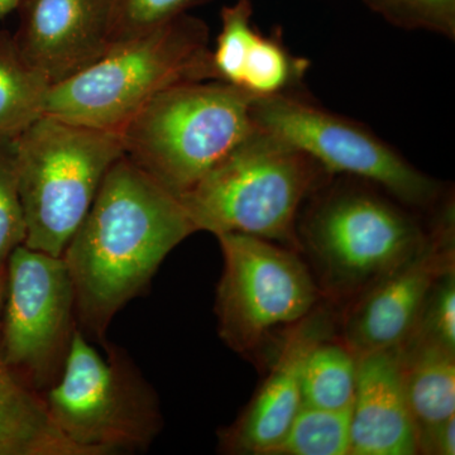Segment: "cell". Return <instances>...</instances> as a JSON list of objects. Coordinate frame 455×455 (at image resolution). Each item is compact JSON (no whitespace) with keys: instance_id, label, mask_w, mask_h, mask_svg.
<instances>
[{"instance_id":"cell-5","label":"cell","mask_w":455,"mask_h":455,"mask_svg":"<svg viewBox=\"0 0 455 455\" xmlns=\"http://www.w3.org/2000/svg\"><path fill=\"white\" fill-rule=\"evenodd\" d=\"M311 197L298 221L299 241L331 300H355L427 241L414 217L364 185L328 181Z\"/></svg>"},{"instance_id":"cell-27","label":"cell","mask_w":455,"mask_h":455,"mask_svg":"<svg viewBox=\"0 0 455 455\" xmlns=\"http://www.w3.org/2000/svg\"><path fill=\"white\" fill-rule=\"evenodd\" d=\"M23 0H0V18L7 16L22 4Z\"/></svg>"},{"instance_id":"cell-24","label":"cell","mask_w":455,"mask_h":455,"mask_svg":"<svg viewBox=\"0 0 455 455\" xmlns=\"http://www.w3.org/2000/svg\"><path fill=\"white\" fill-rule=\"evenodd\" d=\"M405 341L431 344L455 352V268L434 284L414 331Z\"/></svg>"},{"instance_id":"cell-25","label":"cell","mask_w":455,"mask_h":455,"mask_svg":"<svg viewBox=\"0 0 455 455\" xmlns=\"http://www.w3.org/2000/svg\"><path fill=\"white\" fill-rule=\"evenodd\" d=\"M27 224L18 193L13 142L0 145V268L26 243Z\"/></svg>"},{"instance_id":"cell-3","label":"cell","mask_w":455,"mask_h":455,"mask_svg":"<svg viewBox=\"0 0 455 455\" xmlns=\"http://www.w3.org/2000/svg\"><path fill=\"white\" fill-rule=\"evenodd\" d=\"M209 36L208 25L187 13L114 46L82 73L51 86L44 114L121 134L164 90L217 80Z\"/></svg>"},{"instance_id":"cell-17","label":"cell","mask_w":455,"mask_h":455,"mask_svg":"<svg viewBox=\"0 0 455 455\" xmlns=\"http://www.w3.org/2000/svg\"><path fill=\"white\" fill-rule=\"evenodd\" d=\"M50 89L20 53L13 35L0 31V145L13 142L44 116Z\"/></svg>"},{"instance_id":"cell-19","label":"cell","mask_w":455,"mask_h":455,"mask_svg":"<svg viewBox=\"0 0 455 455\" xmlns=\"http://www.w3.org/2000/svg\"><path fill=\"white\" fill-rule=\"evenodd\" d=\"M310 62L293 55L284 46L280 32H257L245 56L239 89L253 98H269L298 92Z\"/></svg>"},{"instance_id":"cell-11","label":"cell","mask_w":455,"mask_h":455,"mask_svg":"<svg viewBox=\"0 0 455 455\" xmlns=\"http://www.w3.org/2000/svg\"><path fill=\"white\" fill-rule=\"evenodd\" d=\"M454 228V204L448 200L423 247L350 301L341 320V340L357 357L397 348L412 333L434 284L455 268Z\"/></svg>"},{"instance_id":"cell-28","label":"cell","mask_w":455,"mask_h":455,"mask_svg":"<svg viewBox=\"0 0 455 455\" xmlns=\"http://www.w3.org/2000/svg\"><path fill=\"white\" fill-rule=\"evenodd\" d=\"M2 275H0V309H2L3 301L5 300V291H7V275H5V280H3Z\"/></svg>"},{"instance_id":"cell-22","label":"cell","mask_w":455,"mask_h":455,"mask_svg":"<svg viewBox=\"0 0 455 455\" xmlns=\"http://www.w3.org/2000/svg\"><path fill=\"white\" fill-rule=\"evenodd\" d=\"M386 22L407 29L455 38V0H364Z\"/></svg>"},{"instance_id":"cell-2","label":"cell","mask_w":455,"mask_h":455,"mask_svg":"<svg viewBox=\"0 0 455 455\" xmlns=\"http://www.w3.org/2000/svg\"><path fill=\"white\" fill-rule=\"evenodd\" d=\"M331 176L309 155L256 125L179 199L197 232L257 236L299 252V212Z\"/></svg>"},{"instance_id":"cell-15","label":"cell","mask_w":455,"mask_h":455,"mask_svg":"<svg viewBox=\"0 0 455 455\" xmlns=\"http://www.w3.org/2000/svg\"><path fill=\"white\" fill-rule=\"evenodd\" d=\"M397 348L419 454H427L435 431L455 416V352L418 341Z\"/></svg>"},{"instance_id":"cell-10","label":"cell","mask_w":455,"mask_h":455,"mask_svg":"<svg viewBox=\"0 0 455 455\" xmlns=\"http://www.w3.org/2000/svg\"><path fill=\"white\" fill-rule=\"evenodd\" d=\"M4 301L0 355L42 395L59 379L79 326L64 259L18 247L7 262Z\"/></svg>"},{"instance_id":"cell-1","label":"cell","mask_w":455,"mask_h":455,"mask_svg":"<svg viewBox=\"0 0 455 455\" xmlns=\"http://www.w3.org/2000/svg\"><path fill=\"white\" fill-rule=\"evenodd\" d=\"M196 232L179 197L122 156L61 256L84 333L106 339L114 316L145 292L164 259Z\"/></svg>"},{"instance_id":"cell-4","label":"cell","mask_w":455,"mask_h":455,"mask_svg":"<svg viewBox=\"0 0 455 455\" xmlns=\"http://www.w3.org/2000/svg\"><path fill=\"white\" fill-rule=\"evenodd\" d=\"M253 100L220 80L171 86L119 134L124 155L172 196H182L256 127Z\"/></svg>"},{"instance_id":"cell-8","label":"cell","mask_w":455,"mask_h":455,"mask_svg":"<svg viewBox=\"0 0 455 455\" xmlns=\"http://www.w3.org/2000/svg\"><path fill=\"white\" fill-rule=\"evenodd\" d=\"M252 118L254 124L309 155L331 175L366 181L411 208L427 209L439 203L438 181L412 166L366 125L299 92L254 98Z\"/></svg>"},{"instance_id":"cell-16","label":"cell","mask_w":455,"mask_h":455,"mask_svg":"<svg viewBox=\"0 0 455 455\" xmlns=\"http://www.w3.org/2000/svg\"><path fill=\"white\" fill-rule=\"evenodd\" d=\"M0 455H88L56 429L40 392L0 355Z\"/></svg>"},{"instance_id":"cell-12","label":"cell","mask_w":455,"mask_h":455,"mask_svg":"<svg viewBox=\"0 0 455 455\" xmlns=\"http://www.w3.org/2000/svg\"><path fill=\"white\" fill-rule=\"evenodd\" d=\"M114 7L116 0H23L14 41L28 64L56 85L112 49Z\"/></svg>"},{"instance_id":"cell-13","label":"cell","mask_w":455,"mask_h":455,"mask_svg":"<svg viewBox=\"0 0 455 455\" xmlns=\"http://www.w3.org/2000/svg\"><path fill=\"white\" fill-rule=\"evenodd\" d=\"M331 316L317 307L289 328L271 373L238 419L220 431V449L227 454L269 455L280 444L300 411L301 371L309 350L331 334Z\"/></svg>"},{"instance_id":"cell-9","label":"cell","mask_w":455,"mask_h":455,"mask_svg":"<svg viewBox=\"0 0 455 455\" xmlns=\"http://www.w3.org/2000/svg\"><path fill=\"white\" fill-rule=\"evenodd\" d=\"M217 238L224 267L215 314L230 349L251 355L272 331L291 328L319 307L324 295L298 251L236 233Z\"/></svg>"},{"instance_id":"cell-18","label":"cell","mask_w":455,"mask_h":455,"mask_svg":"<svg viewBox=\"0 0 455 455\" xmlns=\"http://www.w3.org/2000/svg\"><path fill=\"white\" fill-rule=\"evenodd\" d=\"M358 357L343 340L324 338L305 357L301 371L302 406L329 411L352 407Z\"/></svg>"},{"instance_id":"cell-14","label":"cell","mask_w":455,"mask_h":455,"mask_svg":"<svg viewBox=\"0 0 455 455\" xmlns=\"http://www.w3.org/2000/svg\"><path fill=\"white\" fill-rule=\"evenodd\" d=\"M349 454H419L398 348L358 355Z\"/></svg>"},{"instance_id":"cell-23","label":"cell","mask_w":455,"mask_h":455,"mask_svg":"<svg viewBox=\"0 0 455 455\" xmlns=\"http://www.w3.org/2000/svg\"><path fill=\"white\" fill-rule=\"evenodd\" d=\"M209 2L212 0H116L112 49Z\"/></svg>"},{"instance_id":"cell-20","label":"cell","mask_w":455,"mask_h":455,"mask_svg":"<svg viewBox=\"0 0 455 455\" xmlns=\"http://www.w3.org/2000/svg\"><path fill=\"white\" fill-rule=\"evenodd\" d=\"M350 447V409L329 411L301 406L291 427L269 455H347Z\"/></svg>"},{"instance_id":"cell-7","label":"cell","mask_w":455,"mask_h":455,"mask_svg":"<svg viewBox=\"0 0 455 455\" xmlns=\"http://www.w3.org/2000/svg\"><path fill=\"white\" fill-rule=\"evenodd\" d=\"M13 146L25 245L61 257L108 171L124 156L121 136L44 114Z\"/></svg>"},{"instance_id":"cell-26","label":"cell","mask_w":455,"mask_h":455,"mask_svg":"<svg viewBox=\"0 0 455 455\" xmlns=\"http://www.w3.org/2000/svg\"><path fill=\"white\" fill-rule=\"evenodd\" d=\"M427 454H455V416L445 421L434 434Z\"/></svg>"},{"instance_id":"cell-21","label":"cell","mask_w":455,"mask_h":455,"mask_svg":"<svg viewBox=\"0 0 455 455\" xmlns=\"http://www.w3.org/2000/svg\"><path fill=\"white\" fill-rule=\"evenodd\" d=\"M253 5L251 0H236L221 9V28L212 50V64L220 82L238 88L245 56L259 28L253 26Z\"/></svg>"},{"instance_id":"cell-6","label":"cell","mask_w":455,"mask_h":455,"mask_svg":"<svg viewBox=\"0 0 455 455\" xmlns=\"http://www.w3.org/2000/svg\"><path fill=\"white\" fill-rule=\"evenodd\" d=\"M77 326L59 379L42 394L56 429L88 455L145 451L163 429L157 394L121 347Z\"/></svg>"}]
</instances>
